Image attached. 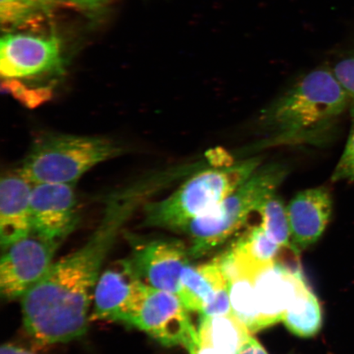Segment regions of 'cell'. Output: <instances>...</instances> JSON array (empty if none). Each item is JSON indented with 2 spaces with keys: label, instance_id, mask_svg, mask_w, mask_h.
Instances as JSON below:
<instances>
[{
  "label": "cell",
  "instance_id": "1",
  "mask_svg": "<svg viewBox=\"0 0 354 354\" xmlns=\"http://www.w3.org/2000/svg\"><path fill=\"white\" fill-rule=\"evenodd\" d=\"M131 210L111 206L86 243L53 263L21 298L25 328L38 343H66L85 335L101 268Z\"/></svg>",
  "mask_w": 354,
  "mask_h": 354
},
{
  "label": "cell",
  "instance_id": "2",
  "mask_svg": "<svg viewBox=\"0 0 354 354\" xmlns=\"http://www.w3.org/2000/svg\"><path fill=\"white\" fill-rule=\"evenodd\" d=\"M351 103L333 71L318 68L266 108L260 124L275 144H319Z\"/></svg>",
  "mask_w": 354,
  "mask_h": 354
},
{
  "label": "cell",
  "instance_id": "3",
  "mask_svg": "<svg viewBox=\"0 0 354 354\" xmlns=\"http://www.w3.org/2000/svg\"><path fill=\"white\" fill-rule=\"evenodd\" d=\"M261 163L262 158L254 157L196 172L170 196L145 207V224L183 232L190 221L214 209L245 183Z\"/></svg>",
  "mask_w": 354,
  "mask_h": 354
},
{
  "label": "cell",
  "instance_id": "4",
  "mask_svg": "<svg viewBox=\"0 0 354 354\" xmlns=\"http://www.w3.org/2000/svg\"><path fill=\"white\" fill-rule=\"evenodd\" d=\"M288 174L281 163L262 165L214 209L190 221L183 231L192 239L190 257L201 258L227 241L266 199L277 194Z\"/></svg>",
  "mask_w": 354,
  "mask_h": 354
},
{
  "label": "cell",
  "instance_id": "5",
  "mask_svg": "<svg viewBox=\"0 0 354 354\" xmlns=\"http://www.w3.org/2000/svg\"><path fill=\"white\" fill-rule=\"evenodd\" d=\"M122 149L100 137L51 134L39 138L21 172L37 184H75L92 167L118 157Z\"/></svg>",
  "mask_w": 354,
  "mask_h": 354
},
{
  "label": "cell",
  "instance_id": "6",
  "mask_svg": "<svg viewBox=\"0 0 354 354\" xmlns=\"http://www.w3.org/2000/svg\"><path fill=\"white\" fill-rule=\"evenodd\" d=\"M60 243L32 232L4 249L0 263L2 297L8 300L24 297L46 276Z\"/></svg>",
  "mask_w": 354,
  "mask_h": 354
},
{
  "label": "cell",
  "instance_id": "7",
  "mask_svg": "<svg viewBox=\"0 0 354 354\" xmlns=\"http://www.w3.org/2000/svg\"><path fill=\"white\" fill-rule=\"evenodd\" d=\"M133 250L127 259L133 272L145 285L178 294L180 277L189 264V249L176 239H140L131 236Z\"/></svg>",
  "mask_w": 354,
  "mask_h": 354
},
{
  "label": "cell",
  "instance_id": "8",
  "mask_svg": "<svg viewBox=\"0 0 354 354\" xmlns=\"http://www.w3.org/2000/svg\"><path fill=\"white\" fill-rule=\"evenodd\" d=\"M188 312L176 294L149 286L133 326L165 346L180 345L189 351L198 343V332Z\"/></svg>",
  "mask_w": 354,
  "mask_h": 354
},
{
  "label": "cell",
  "instance_id": "9",
  "mask_svg": "<svg viewBox=\"0 0 354 354\" xmlns=\"http://www.w3.org/2000/svg\"><path fill=\"white\" fill-rule=\"evenodd\" d=\"M148 286L137 277L127 259L101 273L93 298L91 320H105L133 326Z\"/></svg>",
  "mask_w": 354,
  "mask_h": 354
},
{
  "label": "cell",
  "instance_id": "10",
  "mask_svg": "<svg viewBox=\"0 0 354 354\" xmlns=\"http://www.w3.org/2000/svg\"><path fill=\"white\" fill-rule=\"evenodd\" d=\"M60 44L55 37L6 35L0 43V73L6 83H19L59 71Z\"/></svg>",
  "mask_w": 354,
  "mask_h": 354
},
{
  "label": "cell",
  "instance_id": "11",
  "mask_svg": "<svg viewBox=\"0 0 354 354\" xmlns=\"http://www.w3.org/2000/svg\"><path fill=\"white\" fill-rule=\"evenodd\" d=\"M75 184H37L30 201L32 232L62 243L78 223Z\"/></svg>",
  "mask_w": 354,
  "mask_h": 354
},
{
  "label": "cell",
  "instance_id": "12",
  "mask_svg": "<svg viewBox=\"0 0 354 354\" xmlns=\"http://www.w3.org/2000/svg\"><path fill=\"white\" fill-rule=\"evenodd\" d=\"M303 280L297 265L276 262L257 270L253 281L261 330L282 321Z\"/></svg>",
  "mask_w": 354,
  "mask_h": 354
},
{
  "label": "cell",
  "instance_id": "13",
  "mask_svg": "<svg viewBox=\"0 0 354 354\" xmlns=\"http://www.w3.org/2000/svg\"><path fill=\"white\" fill-rule=\"evenodd\" d=\"M333 202L329 190L319 187L296 194L286 206L292 243L297 249L315 243L331 218Z\"/></svg>",
  "mask_w": 354,
  "mask_h": 354
},
{
  "label": "cell",
  "instance_id": "14",
  "mask_svg": "<svg viewBox=\"0 0 354 354\" xmlns=\"http://www.w3.org/2000/svg\"><path fill=\"white\" fill-rule=\"evenodd\" d=\"M32 183L21 174H8L0 183V243L3 250L32 233Z\"/></svg>",
  "mask_w": 354,
  "mask_h": 354
},
{
  "label": "cell",
  "instance_id": "15",
  "mask_svg": "<svg viewBox=\"0 0 354 354\" xmlns=\"http://www.w3.org/2000/svg\"><path fill=\"white\" fill-rule=\"evenodd\" d=\"M228 285L218 259L197 266L189 263L181 274L177 296L188 311L201 313L203 305L216 292Z\"/></svg>",
  "mask_w": 354,
  "mask_h": 354
},
{
  "label": "cell",
  "instance_id": "16",
  "mask_svg": "<svg viewBox=\"0 0 354 354\" xmlns=\"http://www.w3.org/2000/svg\"><path fill=\"white\" fill-rule=\"evenodd\" d=\"M198 332L199 346L219 354H236L250 337V330L234 314L201 317Z\"/></svg>",
  "mask_w": 354,
  "mask_h": 354
},
{
  "label": "cell",
  "instance_id": "17",
  "mask_svg": "<svg viewBox=\"0 0 354 354\" xmlns=\"http://www.w3.org/2000/svg\"><path fill=\"white\" fill-rule=\"evenodd\" d=\"M218 259L227 277L233 314L245 323L250 332L261 330L255 301L254 273L238 268L225 254Z\"/></svg>",
  "mask_w": 354,
  "mask_h": 354
},
{
  "label": "cell",
  "instance_id": "18",
  "mask_svg": "<svg viewBox=\"0 0 354 354\" xmlns=\"http://www.w3.org/2000/svg\"><path fill=\"white\" fill-rule=\"evenodd\" d=\"M284 249L272 241L259 224L247 229L227 252L241 267L256 271L275 263Z\"/></svg>",
  "mask_w": 354,
  "mask_h": 354
},
{
  "label": "cell",
  "instance_id": "19",
  "mask_svg": "<svg viewBox=\"0 0 354 354\" xmlns=\"http://www.w3.org/2000/svg\"><path fill=\"white\" fill-rule=\"evenodd\" d=\"M282 322L291 333L299 337H313L320 331L322 326L321 305L305 280L300 283Z\"/></svg>",
  "mask_w": 354,
  "mask_h": 354
},
{
  "label": "cell",
  "instance_id": "20",
  "mask_svg": "<svg viewBox=\"0 0 354 354\" xmlns=\"http://www.w3.org/2000/svg\"><path fill=\"white\" fill-rule=\"evenodd\" d=\"M257 212L261 218V227L272 241L283 248L294 246L290 242L291 233L286 206L277 194L266 199Z\"/></svg>",
  "mask_w": 354,
  "mask_h": 354
},
{
  "label": "cell",
  "instance_id": "21",
  "mask_svg": "<svg viewBox=\"0 0 354 354\" xmlns=\"http://www.w3.org/2000/svg\"><path fill=\"white\" fill-rule=\"evenodd\" d=\"M51 0H0L2 26L13 28L32 21Z\"/></svg>",
  "mask_w": 354,
  "mask_h": 354
},
{
  "label": "cell",
  "instance_id": "22",
  "mask_svg": "<svg viewBox=\"0 0 354 354\" xmlns=\"http://www.w3.org/2000/svg\"><path fill=\"white\" fill-rule=\"evenodd\" d=\"M349 107L351 116V131L342 157L330 177L331 183H333L354 181V104L351 103Z\"/></svg>",
  "mask_w": 354,
  "mask_h": 354
},
{
  "label": "cell",
  "instance_id": "23",
  "mask_svg": "<svg viewBox=\"0 0 354 354\" xmlns=\"http://www.w3.org/2000/svg\"><path fill=\"white\" fill-rule=\"evenodd\" d=\"M201 317H216L233 313L230 299L229 285L221 288L212 297L203 305Z\"/></svg>",
  "mask_w": 354,
  "mask_h": 354
},
{
  "label": "cell",
  "instance_id": "24",
  "mask_svg": "<svg viewBox=\"0 0 354 354\" xmlns=\"http://www.w3.org/2000/svg\"><path fill=\"white\" fill-rule=\"evenodd\" d=\"M333 73L354 104V53L335 64Z\"/></svg>",
  "mask_w": 354,
  "mask_h": 354
},
{
  "label": "cell",
  "instance_id": "25",
  "mask_svg": "<svg viewBox=\"0 0 354 354\" xmlns=\"http://www.w3.org/2000/svg\"><path fill=\"white\" fill-rule=\"evenodd\" d=\"M236 354H268L258 340L250 337L242 345Z\"/></svg>",
  "mask_w": 354,
  "mask_h": 354
},
{
  "label": "cell",
  "instance_id": "26",
  "mask_svg": "<svg viewBox=\"0 0 354 354\" xmlns=\"http://www.w3.org/2000/svg\"><path fill=\"white\" fill-rule=\"evenodd\" d=\"M0 354H35L32 351L24 348L15 346L12 344H4L1 348Z\"/></svg>",
  "mask_w": 354,
  "mask_h": 354
},
{
  "label": "cell",
  "instance_id": "27",
  "mask_svg": "<svg viewBox=\"0 0 354 354\" xmlns=\"http://www.w3.org/2000/svg\"><path fill=\"white\" fill-rule=\"evenodd\" d=\"M77 6L88 8L98 7L100 4L104 3L106 0H70Z\"/></svg>",
  "mask_w": 354,
  "mask_h": 354
},
{
  "label": "cell",
  "instance_id": "28",
  "mask_svg": "<svg viewBox=\"0 0 354 354\" xmlns=\"http://www.w3.org/2000/svg\"><path fill=\"white\" fill-rule=\"evenodd\" d=\"M190 354H219L210 348L199 346L198 343L196 346L193 347L189 351Z\"/></svg>",
  "mask_w": 354,
  "mask_h": 354
}]
</instances>
